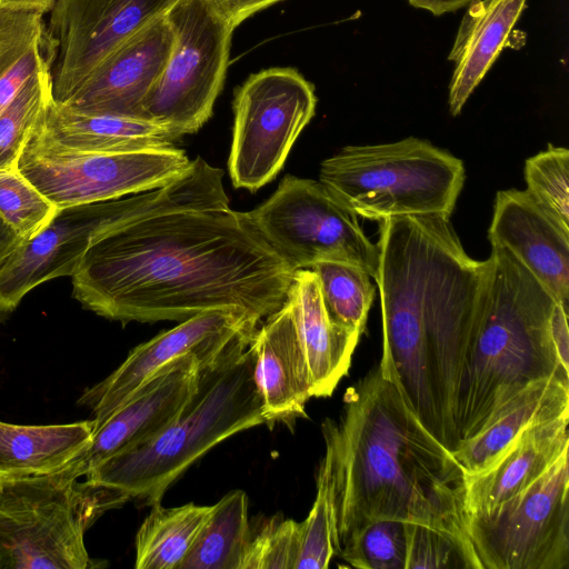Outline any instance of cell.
Wrapping results in <instances>:
<instances>
[{
	"label": "cell",
	"mask_w": 569,
	"mask_h": 569,
	"mask_svg": "<svg viewBox=\"0 0 569 569\" xmlns=\"http://www.w3.org/2000/svg\"><path fill=\"white\" fill-rule=\"evenodd\" d=\"M527 193L569 231V151L549 144L525 163Z\"/></svg>",
	"instance_id": "33"
},
{
	"label": "cell",
	"mask_w": 569,
	"mask_h": 569,
	"mask_svg": "<svg viewBox=\"0 0 569 569\" xmlns=\"http://www.w3.org/2000/svg\"><path fill=\"white\" fill-rule=\"evenodd\" d=\"M377 244L378 366L423 428L452 451L459 442L458 395L489 261L471 258L442 216L379 221Z\"/></svg>",
	"instance_id": "2"
},
{
	"label": "cell",
	"mask_w": 569,
	"mask_h": 569,
	"mask_svg": "<svg viewBox=\"0 0 569 569\" xmlns=\"http://www.w3.org/2000/svg\"><path fill=\"white\" fill-rule=\"evenodd\" d=\"M405 569H480L463 517H448L426 523L405 522Z\"/></svg>",
	"instance_id": "29"
},
{
	"label": "cell",
	"mask_w": 569,
	"mask_h": 569,
	"mask_svg": "<svg viewBox=\"0 0 569 569\" xmlns=\"http://www.w3.org/2000/svg\"><path fill=\"white\" fill-rule=\"evenodd\" d=\"M79 456L54 472L0 478V569H90L86 530L107 510L130 500L116 490L79 482Z\"/></svg>",
	"instance_id": "6"
},
{
	"label": "cell",
	"mask_w": 569,
	"mask_h": 569,
	"mask_svg": "<svg viewBox=\"0 0 569 569\" xmlns=\"http://www.w3.org/2000/svg\"><path fill=\"white\" fill-rule=\"evenodd\" d=\"M463 162L431 142L347 146L320 164L319 181L357 217L450 218L465 183Z\"/></svg>",
	"instance_id": "7"
},
{
	"label": "cell",
	"mask_w": 569,
	"mask_h": 569,
	"mask_svg": "<svg viewBox=\"0 0 569 569\" xmlns=\"http://www.w3.org/2000/svg\"><path fill=\"white\" fill-rule=\"evenodd\" d=\"M299 526L300 545L296 569L328 568L335 556L332 472L328 451L318 469L315 502Z\"/></svg>",
	"instance_id": "32"
},
{
	"label": "cell",
	"mask_w": 569,
	"mask_h": 569,
	"mask_svg": "<svg viewBox=\"0 0 569 569\" xmlns=\"http://www.w3.org/2000/svg\"><path fill=\"white\" fill-rule=\"evenodd\" d=\"M37 130L62 147L91 153L140 151L177 140L167 128L146 119L80 112L53 101Z\"/></svg>",
	"instance_id": "24"
},
{
	"label": "cell",
	"mask_w": 569,
	"mask_h": 569,
	"mask_svg": "<svg viewBox=\"0 0 569 569\" xmlns=\"http://www.w3.org/2000/svg\"><path fill=\"white\" fill-rule=\"evenodd\" d=\"M569 413L523 432L489 468L465 473L466 516L488 512L520 493L569 449Z\"/></svg>",
	"instance_id": "20"
},
{
	"label": "cell",
	"mask_w": 569,
	"mask_h": 569,
	"mask_svg": "<svg viewBox=\"0 0 569 569\" xmlns=\"http://www.w3.org/2000/svg\"><path fill=\"white\" fill-rule=\"evenodd\" d=\"M406 529L399 520L371 521L352 535L337 553L359 569H405Z\"/></svg>",
	"instance_id": "34"
},
{
	"label": "cell",
	"mask_w": 569,
	"mask_h": 569,
	"mask_svg": "<svg viewBox=\"0 0 569 569\" xmlns=\"http://www.w3.org/2000/svg\"><path fill=\"white\" fill-rule=\"evenodd\" d=\"M176 0H56L44 29L54 103H63L121 42Z\"/></svg>",
	"instance_id": "13"
},
{
	"label": "cell",
	"mask_w": 569,
	"mask_h": 569,
	"mask_svg": "<svg viewBox=\"0 0 569 569\" xmlns=\"http://www.w3.org/2000/svg\"><path fill=\"white\" fill-rule=\"evenodd\" d=\"M299 545V522L273 516L251 530L241 569H296Z\"/></svg>",
	"instance_id": "36"
},
{
	"label": "cell",
	"mask_w": 569,
	"mask_h": 569,
	"mask_svg": "<svg viewBox=\"0 0 569 569\" xmlns=\"http://www.w3.org/2000/svg\"><path fill=\"white\" fill-rule=\"evenodd\" d=\"M472 1L473 0H408L412 7L428 10L435 16L457 11Z\"/></svg>",
	"instance_id": "38"
},
{
	"label": "cell",
	"mask_w": 569,
	"mask_h": 569,
	"mask_svg": "<svg viewBox=\"0 0 569 569\" xmlns=\"http://www.w3.org/2000/svg\"><path fill=\"white\" fill-rule=\"evenodd\" d=\"M250 350L267 425L306 416L311 381L288 300L257 328Z\"/></svg>",
	"instance_id": "19"
},
{
	"label": "cell",
	"mask_w": 569,
	"mask_h": 569,
	"mask_svg": "<svg viewBox=\"0 0 569 569\" xmlns=\"http://www.w3.org/2000/svg\"><path fill=\"white\" fill-rule=\"evenodd\" d=\"M212 506L153 505L136 536V569H179Z\"/></svg>",
	"instance_id": "28"
},
{
	"label": "cell",
	"mask_w": 569,
	"mask_h": 569,
	"mask_svg": "<svg viewBox=\"0 0 569 569\" xmlns=\"http://www.w3.org/2000/svg\"><path fill=\"white\" fill-rule=\"evenodd\" d=\"M190 164L174 146L122 153H91L62 147L37 127L17 170L58 209L108 201L160 188Z\"/></svg>",
	"instance_id": "10"
},
{
	"label": "cell",
	"mask_w": 569,
	"mask_h": 569,
	"mask_svg": "<svg viewBox=\"0 0 569 569\" xmlns=\"http://www.w3.org/2000/svg\"><path fill=\"white\" fill-rule=\"evenodd\" d=\"M172 42L164 16L152 19L110 52L60 104L80 112L143 119L142 102L162 71Z\"/></svg>",
	"instance_id": "16"
},
{
	"label": "cell",
	"mask_w": 569,
	"mask_h": 569,
	"mask_svg": "<svg viewBox=\"0 0 569 569\" xmlns=\"http://www.w3.org/2000/svg\"><path fill=\"white\" fill-rule=\"evenodd\" d=\"M199 369V358L186 355L150 377L93 432L90 445L79 455L84 476L106 459L166 429L194 393Z\"/></svg>",
	"instance_id": "17"
},
{
	"label": "cell",
	"mask_w": 569,
	"mask_h": 569,
	"mask_svg": "<svg viewBox=\"0 0 569 569\" xmlns=\"http://www.w3.org/2000/svg\"><path fill=\"white\" fill-rule=\"evenodd\" d=\"M321 430L331 459L335 555L371 521L466 517L462 468L379 366L346 390L339 419L327 418Z\"/></svg>",
	"instance_id": "3"
},
{
	"label": "cell",
	"mask_w": 569,
	"mask_h": 569,
	"mask_svg": "<svg viewBox=\"0 0 569 569\" xmlns=\"http://www.w3.org/2000/svg\"><path fill=\"white\" fill-rule=\"evenodd\" d=\"M92 435V420L41 426L0 421V478L60 470L87 449Z\"/></svg>",
	"instance_id": "25"
},
{
	"label": "cell",
	"mask_w": 569,
	"mask_h": 569,
	"mask_svg": "<svg viewBox=\"0 0 569 569\" xmlns=\"http://www.w3.org/2000/svg\"><path fill=\"white\" fill-rule=\"evenodd\" d=\"M44 11L34 6H0V112L46 63Z\"/></svg>",
	"instance_id": "26"
},
{
	"label": "cell",
	"mask_w": 569,
	"mask_h": 569,
	"mask_svg": "<svg viewBox=\"0 0 569 569\" xmlns=\"http://www.w3.org/2000/svg\"><path fill=\"white\" fill-rule=\"evenodd\" d=\"M1 4L34 6L46 13L50 11L56 0H0Z\"/></svg>",
	"instance_id": "40"
},
{
	"label": "cell",
	"mask_w": 569,
	"mask_h": 569,
	"mask_svg": "<svg viewBox=\"0 0 569 569\" xmlns=\"http://www.w3.org/2000/svg\"><path fill=\"white\" fill-rule=\"evenodd\" d=\"M248 212L267 242L295 270L336 260L377 277L378 244L320 181L288 174L271 197Z\"/></svg>",
	"instance_id": "11"
},
{
	"label": "cell",
	"mask_w": 569,
	"mask_h": 569,
	"mask_svg": "<svg viewBox=\"0 0 569 569\" xmlns=\"http://www.w3.org/2000/svg\"><path fill=\"white\" fill-rule=\"evenodd\" d=\"M569 413V382L549 377L528 385L451 451L465 473L486 470L523 432Z\"/></svg>",
	"instance_id": "22"
},
{
	"label": "cell",
	"mask_w": 569,
	"mask_h": 569,
	"mask_svg": "<svg viewBox=\"0 0 569 569\" xmlns=\"http://www.w3.org/2000/svg\"><path fill=\"white\" fill-rule=\"evenodd\" d=\"M51 101V72L46 63L0 112V170H17L24 144Z\"/></svg>",
	"instance_id": "31"
},
{
	"label": "cell",
	"mask_w": 569,
	"mask_h": 569,
	"mask_svg": "<svg viewBox=\"0 0 569 569\" xmlns=\"http://www.w3.org/2000/svg\"><path fill=\"white\" fill-rule=\"evenodd\" d=\"M251 530L246 492L230 491L212 505L179 569H241Z\"/></svg>",
	"instance_id": "27"
},
{
	"label": "cell",
	"mask_w": 569,
	"mask_h": 569,
	"mask_svg": "<svg viewBox=\"0 0 569 569\" xmlns=\"http://www.w3.org/2000/svg\"><path fill=\"white\" fill-rule=\"evenodd\" d=\"M315 88L292 68L251 74L233 101L229 174L236 188L257 191L276 178L315 116Z\"/></svg>",
	"instance_id": "12"
},
{
	"label": "cell",
	"mask_w": 569,
	"mask_h": 569,
	"mask_svg": "<svg viewBox=\"0 0 569 569\" xmlns=\"http://www.w3.org/2000/svg\"><path fill=\"white\" fill-rule=\"evenodd\" d=\"M133 204L132 194L58 209L51 221L0 267V323L40 283L71 277L97 234L124 218Z\"/></svg>",
	"instance_id": "15"
},
{
	"label": "cell",
	"mask_w": 569,
	"mask_h": 569,
	"mask_svg": "<svg viewBox=\"0 0 569 569\" xmlns=\"http://www.w3.org/2000/svg\"><path fill=\"white\" fill-rule=\"evenodd\" d=\"M163 16L173 42L142 102V118L179 139L210 118L224 81L234 28L211 0H176Z\"/></svg>",
	"instance_id": "8"
},
{
	"label": "cell",
	"mask_w": 569,
	"mask_h": 569,
	"mask_svg": "<svg viewBox=\"0 0 569 569\" xmlns=\"http://www.w3.org/2000/svg\"><path fill=\"white\" fill-rule=\"evenodd\" d=\"M57 211L18 170H0V216L24 241L41 231Z\"/></svg>",
	"instance_id": "35"
},
{
	"label": "cell",
	"mask_w": 569,
	"mask_h": 569,
	"mask_svg": "<svg viewBox=\"0 0 569 569\" xmlns=\"http://www.w3.org/2000/svg\"><path fill=\"white\" fill-rule=\"evenodd\" d=\"M256 330L240 333L213 360L200 363L194 393L166 429L106 459L86 481L152 507L212 447L267 425L250 350Z\"/></svg>",
	"instance_id": "5"
},
{
	"label": "cell",
	"mask_w": 569,
	"mask_h": 569,
	"mask_svg": "<svg viewBox=\"0 0 569 569\" xmlns=\"http://www.w3.org/2000/svg\"><path fill=\"white\" fill-rule=\"evenodd\" d=\"M223 170L200 156L91 241L71 276L82 307L122 325L240 309L261 321L287 300L295 270L249 212L229 207Z\"/></svg>",
	"instance_id": "1"
},
{
	"label": "cell",
	"mask_w": 569,
	"mask_h": 569,
	"mask_svg": "<svg viewBox=\"0 0 569 569\" xmlns=\"http://www.w3.org/2000/svg\"><path fill=\"white\" fill-rule=\"evenodd\" d=\"M527 0H473L466 11L448 59L455 63L449 110L458 116L489 71L521 16Z\"/></svg>",
	"instance_id": "23"
},
{
	"label": "cell",
	"mask_w": 569,
	"mask_h": 569,
	"mask_svg": "<svg viewBox=\"0 0 569 569\" xmlns=\"http://www.w3.org/2000/svg\"><path fill=\"white\" fill-rule=\"evenodd\" d=\"M486 287L457 405L459 442L473 437L533 381L569 368L556 350L551 317L558 302L507 249L491 247ZM458 442V443H459Z\"/></svg>",
	"instance_id": "4"
},
{
	"label": "cell",
	"mask_w": 569,
	"mask_h": 569,
	"mask_svg": "<svg viewBox=\"0 0 569 569\" xmlns=\"http://www.w3.org/2000/svg\"><path fill=\"white\" fill-rule=\"evenodd\" d=\"M488 239L511 252L569 310V231L526 190L496 193Z\"/></svg>",
	"instance_id": "18"
},
{
	"label": "cell",
	"mask_w": 569,
	"mask_h": 569,
	"mask_svg": "<svg viewBox=\"0 0 569 569\" xmlns=\"http://www.w3.org/2000/svg\"><path fill=\"white\" fill-rule=\"evenodd\" d=\"M287 300L308 366L312 397L331 396L348 373L360 335L330 318L311 269L295 272Z\"/></svg>",
	"instance_id": "21"
},
{
	"label": "cell",
	"mask_w": 569,
	"mask_h": 569,
	"mask_svg": "<svg viewBox=\"0 0 569 569\" xmlns=\"http://www.w3.org/2000/svg\"><path fill=\"white\" fill-rule=\"evenodd\" d=\"M310 269L318 277L330 318L361 336L376 296L372 277L356 264L336 260L317 261Z\"/></svg>",
	"instance_id": "30"
},
{
	"label": "cell",
	"mask_w": 569,
	"mask_h": 569,
	"mask_svg": "<svg viewBox=\"0 0 569 569\" xmlns=\"http://www.w3.org/2000/svg\"><path fill=\"white\" fill-rule=\"evenodd\" d=\"M259 323L240 309H211L138 345L116 370L78 399L91 410L93 432L163 366L186 355H196L200 363L211 361L237 336L254 331Z\"/></svg>",
	"instance_id": "14"
},
{
	"label": "cell",
	"mask_w": 569,
	"mask_h": 569,
	"mask_svg": "<svg viewBox=\"0 0 569 569\" xmlns=\"http://www.w3.org/2000/svg\"><path fill=\"white\" fill-rule=\"evenodd\" d=\"M0 6H1V1H0Z\"/></svg>",
	"instance_id": "41"
},
{
	"label": "cell",
	"mask_w": 569,
	"mask_h": 569,
	"mask_svg": "<svg viewBox=\"0 0 569 569\" xmlns=\"http://www.w3.org/2000/svg\"><path fill=\"white\" fill-rule=\"evenodd\" d=\"M568 453L520 493L466 516L480 569L569 568Z\"/></svg>",
	"instance_id": "9"
},
{
	"label": "cell",
	"mask_w": 569,
	"mask_h": 569,
	"mask_svg": "<svg viewBox=\"0 0 569 569\" xmlns=\"http://www.w3.org/2000/svg\"><path fill=\"white\" fill-rule=\"evenodd\" d=\"M24 242L0 216V267L16 252Z\"/></svg>",
	"instance_id": "39"
},
{
	"label": "cell",
	"mask_w": 569,
	"mask_h": 569,
	"mask_svg": "<svg viewBox=\"0 0 569 569\" xmlns=\"http://www.w3.org/2000/svg\"><path fill=\"white\" fill-rule=\"evenodd\" d=\"M220 13L236 28L251 14L280 0H211Z\"/></svg>",
	"instance_id": "37"
}]
</instances>
